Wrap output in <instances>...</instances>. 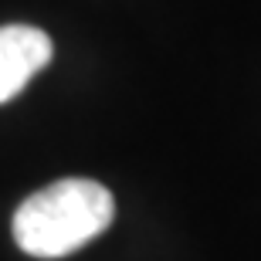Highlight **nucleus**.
<instances>
[{
  "instance_id": "f257e3e1",
  "label": "nucleus",
  "mask_w": 261,
  "mask_h": 261,
  "mask_svg": "<svg viewBox=\"0 0 261 261\" xmlns=\"http://www.w3.org/2000/svg\"><path fill=\"white\" fill-rule=\"evenodd\" d=\"M116 217L112 190L98 180L68 176L41 187L14 214V241L31 258H65L106 234Z\"/></svg>"
},
{
  "instance_id": "f03ea898",
  "label": "nucleus",
  "mask_w": 261,
  "mask_h": 261,
  "mask_svg": "<svg viewBox=\"0 0 261 261\" xmlns=\"http://www.w3.org/2000/svg\"><path fill=\"white\" fill-rule=\"evenodd\" d=\"M55 58V44L34 24L0 28V106L17 98L28 82Z\"/></svg>"
}]
</instances>
